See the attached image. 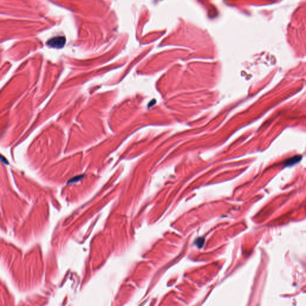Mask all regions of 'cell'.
Listing matches in <instances>:
<instances>
[{
	"label": "cell",
	"instance_id": "3",
	"mask_svg": "<svg viewBox=\"0 0 306 306\" xmlns=\"http://www.w3.org/2000/svg\"><path fill=\"white\" fill-rule=\"evenodd\" d=\"M204 239H200V238L197 239V240L196 242V245L198 247H200V245H201V246H202V247L203 245H204Z\"/></svg>",
	"mask_w": 306,
	"mask_h": 306
},
{
	"label": "cell",
	"instance_id": "2",
	"mask_svg": "<svg viewBox=\"0 0 306 306\" xmlns=\"http://www.w3.org/2000/svg\"><path fill=\"white\" fill-rule=\"evenodd\" d=\"M302 157L301 155H295L292 157L286 160L284 162V164L286 166H291L298 163L301 161Z\"/></svg>",
	"mask_w": 306,
	"mask_h": 306
},
{
	"label": "cell",
	"instance_id": "1",
	"mask_svg": "<svg viewBox=\"0 0 306 306\" xmlns=\"http://www.w3.org/2000/svg\"><path fill=\"white\" fill-rule=\"evenodd\" d=\"M65 42L66 40L65 37H57L48 40L47 41V45L53 48H61L64 46Z\"/></svg>",
	"mask_w": 306,
	"mask_h": 306
}]
</instances>
